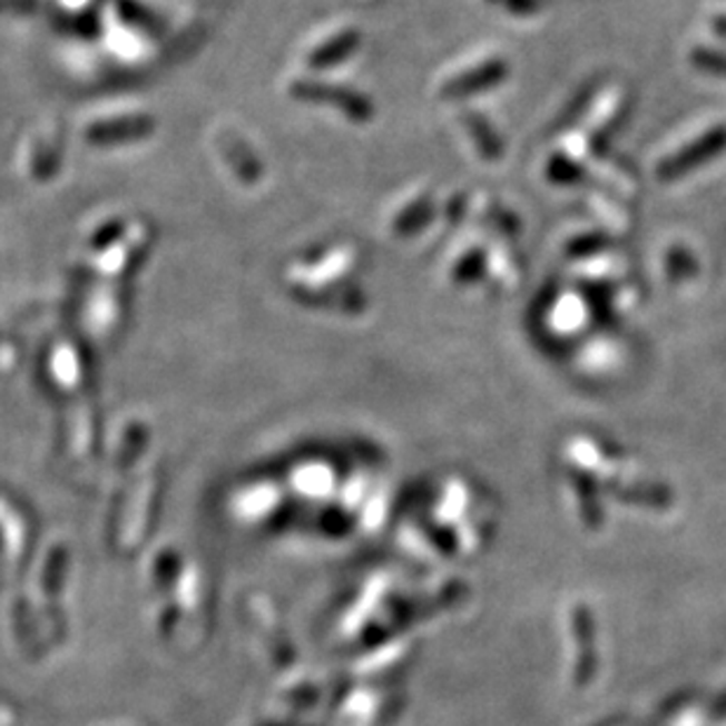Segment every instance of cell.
Listing matches in <instances>:
<instances>
[{"instance_id": "1", "label": "cell", "mask_w": 726, "mask_h": 726, "mask_svg": "<svg viewBox=\"0 0 726 726\" xmlns=\"http://www.w3.org/2000/svg\"><path fill=\"white\" fill-rule=\"evenodd\" d=\"M724 148H726V127H715L713 133L703 135L696 144H689L685 151H679L677 156L660 163L658 177L664 182L685 177L687 173H691V169H696L698 165L708 163L710 158L719 156Z\"/></svg>"}, {"instance_id": "2", "label": "cell", "mask_w": 726, "mask_h": 726, "mask_svg": "<svg viewBox=\"0 0 726 726\" xmlns=\"http://www.w3.org/2000/svg\"><path fill=\"white\" fill-rule=\"evenodd\" d=\"M506 76H508V67H506L503 61H499V59L487 61L484 67L475 69L473 73H468V76L454 80L450 85V88H447V90H450L447 95H457V97H461V95H475L478 90L494 88V85H499Z\"/></svg>"}, {"instance_id": "3", "label": "cell", "mask_w": 726, "mask_h": 726, "mask_svg": "<svg viewBox=\"0 0 726 726\" xmlns=\"http://www.w3.org/2000/svg\"><path fill=\"white\" fill-rule=\"evenodd\" d=\"M471 122L475 125V137H478V144H480V151L487 158H499L501 156V141H499V137L494 133H491V127L484 125L478 118H471Z\"/></svg>"}, {"instance_id": "4", "label": "cell", "mask_w": 726, "mask_h": 726, "mask_svg": "<svg viewBox=\"0 0 726 726\" xmlns=\"http://www.w3.org/2000/svg\"><path fill=\"white\" fill-rule=\"evenodd\" d=\"M691 61L698 69L710 71L715 76H726V55L722 52H710V50H696Z\"/></svg>"}, {"instance_id": "5", "label": "cell", "mask_w": 726, "mask_h": 726, "mask_svg": "<svg viewBox=\"0 0 726 726\" xmlns=\"http://www.w3.org/2000/svg\"><path fill=\"white\" fill-rule=\"evenodd\" d=\"M579 177H581V167L576 165V163L567 160V158H562V156H560V158H555V160L550 163V179L567 184V182H576Z\"/></svg>"}, {"instance_id": "6", "label": "cell", "mask_w": 726, "mask_h": 726, "mask_svg": "<svg viewBox=\"0 0 726 726\" xmlns=\"http://www.w3.org/2000/svg\"><path fill=\"white\" fill-rule=\"evenodd\" d=\"M491 3H497L516 14H529V12H537L541 8L539 0H491Z\"/></svg>"}, {"instance_id": "7", "label": "cell", "mask_w": 726, "mask_h": 726, "mask_svg": "<svg viewBox=\"0 0 726 726\" xmlns=\"http://www.w3.org/2000/svg\"><path fill=\"white\" fill-rule=\"evenodd\" d=\"M482 271H484L482 256H480L478 252H473V254H471V259H465V262L461 264V268H459V277H461V281H465V277H468V281H475V277L482 275Z\"/></svg>"}, {"instance_id": "8", "label": "cell", "mask_w": 726, "mask_h": 726, "mask_svg": "<svg viewBox=\"0 0 726 726\" xmlns=\"http://www.w3.org/2000/svg\"><path fill=\"white\" fill-rule=\"evenodd\" d=\"M605 247V241L602 238H581V241H576L571 245V252L576 254H586V252H592V249H602Z\"/></svg>"}, {"instance_id": "9", "label": "cell", "mask_w": 726, "mask_h": 726, "mask_svg": "<svg viewBox=\"0 0 726 726\" xmlns=\"http://www.w3.org/2000/svg\"><path fill=\"white\" fill-rule=\"evenodd\" d=\"M717 27L722 29V33H726V21H724V19H719V21H717Z\"/></svg>"}]
</instances>
